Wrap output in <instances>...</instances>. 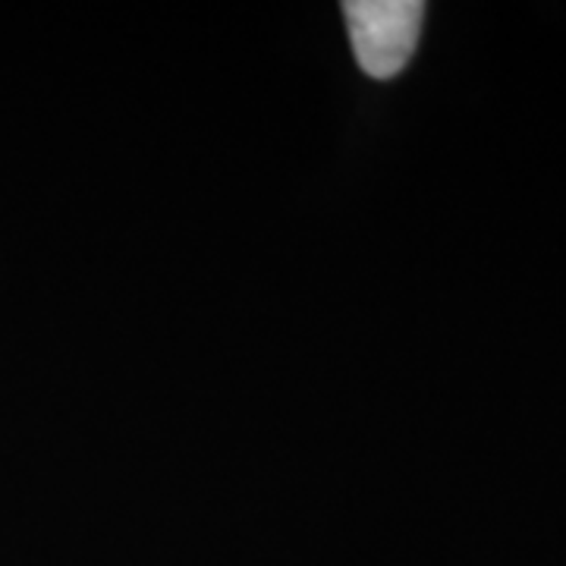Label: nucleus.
<instances>
[{"mask_svg": "<svg viewBox=\"0 0 566 566\" xmlns=\"http://www.w3.org/2000/svg\"><path fill=\"white\" fill-rule=\"evenodd\" d=\"M353 54L371 80H394L416 54L424 3L419 0H349L344 3Z\"/></svg>", "mask_w": 566, "mask_h": 566, "instance_id": "nucleus-1", "label": "nucleus"}]
</instances>
